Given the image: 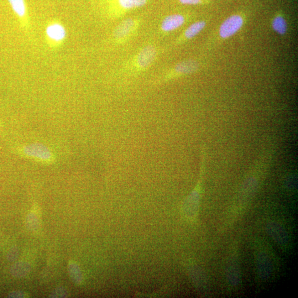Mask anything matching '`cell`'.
<instances>
[{
	"label": "cell",
	"mask_w": 298,
	"mask_h": 298,
	"mask_svg": "<svg viewBox=\"0 0 298 298\" xmlns=\"http://www.w3.org/2000/svg\"><path fill=\"white\" fill-rule=\"evenodd\" d=\"M257 186L258 182L254 178H251L247 181H246L241 191H240V199H242L243 201L247 200L254 194Z\"/></svg>",
	"instance_id": "9"
},
{
	"label": "cell",
	"mask_w": 298,
	"mask_h": 298,
	"mask_svg": "<svg viewBox=\"0 0 298 298\" xmlns=\"http://www.w3.org/2000/svg\"><path fill=\"white\" fill-rule=\"evenodd\" d=\"M156 54V50L153 46L145 47L140 51L137 57L139 67L144 68L149 66L155 59Z\"/></svg>",
	"instance_id": "7"
},
{
	"label": "cell",
	"mask_w": 298,
	"mask_h": 298,
	"mask_svg": "<svg viewBox=\"0 0 298 298\" xmlns=\"http://www.w3.org/2000/svg\"><path fill=\"white\" fill-rule=\"evenodd\" d=\"M28 223L31 229L37 228L39 222L37 216L34 213H30L28 216Z\"/></svg>",
	"instance_id": "18"
},
{
	"label": "cell",
	"mask_w": 298,
	"mask_h": 298,
	"mask_svg": "<svg viewBox=\"0 0 298 298\" xmlns=\"http://www.w3.org/2000/svg\"><path fill=\"white\" fill-rule=\"evenodd\" d=\"M68 296L66 291L62 288L56 289L50 295L51 298H64Z\"/></svg>",
	"instance_id": "19"
},
{
	"label": "cell",
	"mask_w": 298,
	"mask_h": 298,
	"mask_svg": "<svg viewBox=\"0 0 298 298\" xmlns=\"http://www.w3.org/2000/svg\"><path fill=\"white\" fill-rule=\"evenodd\" d=\"M179 1L184 4H197L201 2V0H179Z\"/></svg>",
	"instance_id": "21"
},
{
	"label": "cell",
	"mask_w": 298,
	"mask_h": 298,
	"mask_svg": "<svg viewBox=\"0 0 298 298\" xmlns=\"http://www.w3.org/2000/svg\"><path fill=\"white\" fill-rule=\"evenodd\" d=\"M30 271L29 265L25 263L20 262L14 265L11 269V273L15 277H23L27 275Z\"/></svg>",
	"instance_id": "15"
},
{
	"label": "cell",
	"mask_w": 298,
	"mask_h": 298,
	"mask_svg": "<svg viewBox=\"0 0 298 298\" xmlns=\"http://www.w3.org/2000/svg\"><path fill=\"white\" fill-rule=\"evenodd\" d=\"M244 20L241 15L234 14L228 17L222 24L219 29V35L223 39L231 37L242 28Z\"/></svg>",
	"instance_id": "2"
},
{
	"label": "cell",
	"mask_w": 298,
	"mask_h": 298,
	"mask_svg": "<svg viewBox=\"0 0 298 298\" xmlns=\"http://www.w3.org/2000/svg\"><path fill=\"white\" fill-rule=\"evenodd\" d=\"M185 18L182 15L174 14L168 15L162 22L161 27L164 32H171L184 24Z\"/></svg>",
	"instance_id": "5"
},
{
	"label": "cell",
	"mask_w": 298,
	"mask_h": 298,
	"mask_svg": "<svg viewBox=\"0 0 298 298\" xmlns=\"http://www.w3.org/2000/svg\"><path fill=\"white\" fill-rule=\"evenodd\" d=\"M13 12L19 18H23L26 13L24 0H8Z\"/></svg>",
	"instance_id": "13"
},
{
	"label": "cell",
	"mask_w": 298,
	"mask_h": 298,
	"mask_svg": "<svg viewBox=\"0 0 298 298\" xmlns=\"http://www.w3.org/2000/svg\"><path fill=\"white\" fill-rule=\"evenodd\" d=\"M68 268H69L70 276L72 280L75 282H78V278L79 277H78V274H77V273H78V271H79V269H78V267H77L75 264L72 263L69 264Z\"/></svg>",
	"instance_id": "17"
},
{
	"label": "cell",
	"mask_w": 298,
	"mask_h": 298,
	"mask_svg": "<svg viewBox=\"0 0 298 298\" xmlns=\"http://www.w3.org/2000/svg\"><path fill=\"white\" fill-rule=\"evenodd\" d=\"M8 297L11 298H25L28 297V295L21 291H14L10 293Z\"/></svg>",
	"instance_id": "20"
},
{
	"label": "cell",
	"mask_w": 298,
	"mask_h": 298,
	"mask_svg": "<svg viewBox=\"0 0 298 298\" xmlns=\"http://www.w3.org/2000/svg\"><path fill=\"white\" fill-rule=\"evenodd\" d=\"M20 155L39 162L42 164H50L55 160L54 155L45 145L35 143L23 146L18 149Z\"/></svg>",
	"instance_id": "1"
},
{
	"label": "cell",
	"mask_w": 298,
	"mask_h": 298,
	"mask_svg": "<svg viewBox=\"0 0 298 298\" xmlns=\"http://www.w3.org/2000/svg\"><path fill=\"white\" fill-rule=\"evenodd\" d=\"M198 69V64L194 61H186L176 65L175 71L181 74H190Z\"/></svg>",
	"instance_id": "12"
},
{
	"label": "cell",
	"mask_w": 298,
	"mask_h": 298,
	"mask_svg": "<svg viewBox=\"0 0 298 298\" xmlns=\"http://www.w3.org/2000/svg\"><path fill=\"white\" fill-rule=\"evenodd\" d=\"M266 232L281 247H286L289 244V235L286 229L279 223L275 222L268 223L266 226Z\"/></svg>",
	"instance_id": "3"
},
{
	"label": "cell",
	"mask_w": 298,
	"mask_h": 298,
	"mask_svg": "<svg viewBox=\"0 0 298 298\" xmlns=\"http://www.w3.org/2000/svg\"><path fill=\"white\" fill-rule=\"evenodd\" d=\"M256 268L259 277L263 280L269 279L273 273V264L268 255L264 253L256 256Z\"/></svg>",
	"instance_id": "4"
},
{
	"label": "cell",
	"mask_w": 298,
	"mask_h": 298,
	"mask_svg": "<svg viewBox=\"0 0 298 298\" xmlns=\"http://www.w3.org/2000/svg\"><path fill=\"white\" fill-rule=\"evenodd\" d=\"M134 22L132 19H127L120 24L114 32L115 37L122 38L126 36L134 27Z\"/></svg>",
	"instance_id": "10"
},
{
	"label": "cell",
	"mask_w": 298,
	"mask_h": 298,
	"mask_svg": "<svg viewBox=\"0 0 298 298\" xmlns=\"http://www.w3.org/2000/svg\"><path fill=\"white\" fill-rule=\"evenodd\" d=\"M121 6L126 9H131L144 6L147 0H118Z\"/></svg>",
	"instance_id": "16"
},
{
	"label": "cell",
	"mask_w": 298,
	"mask_h": 298,
	"mask_svg": "<svg viewBox=\"0 0 298 298\" xmlns=\"http://www.w3.org/2000/svg\"><path fill=\"white\" fill-rule=\"evenodd\" d=\"M46 34L51 41L60 42L65 38L66 31L63 25L54 23L49 24L46 27Z\"/></svg>",
	"instance_id": "6"
},
{
	"label": "cell",
	"mask_w": 298,
	"mask_h": 298,
	"mask_svg": "<svg viewBox=\"0 0 298 298\" xmlns=\"http://www.w3.org/2000/svg\"><path fill=\"white\" fill-rule=\"evenodd\" d=\"M226 276L227 280L231 286H237L240 284L241 276L237 263H229L227 268Z\"/></svg>",
	"instance_id": "8"
},
{
	"label": "cell",
	"mask_w": 298,
	"mask_h": 298,
	"mask_svg": "<svg viewBox=\"0 0 298 298\" xmlns=\"http://www.w3.org/2000/svg\"><path fill=\"white\" fill-rule=\"evenodd\" d=\"M273 27L277 33L281 35L285 34L287 30L286 19L281 15H277L273 20Z\"/></svg>",
	"instance_id": "14"
},
{
	"label": "cell",
	"mask_w": 298,
	"mask_h": 298,
	"mask_svg": "<svg viewBox=\"0 0 298 298\" xmlns=\"http://www.w3.org/2000/svg\"><path fill=\"white\" fill-rule=\"evenodd\" d=\"M1 127H2V124H1V122H0V130H1Z\"/></svg>",
	"instance_id": "22"
},
{
	"label": "cell",
	"mask_w": 298,
	"mask_h": 298,
	"mask_svg": "<svg viewBox=\"0 0 298 298\" xmlns=\"http://www.w3.org/2000/svg\"><path fill=\"white\" fill-rule=\"evenodd\" d=\"M206 23L203 20L193 23L188 27L185 32V38L192 39L200 33L205 28Z\"/></svg>",
	"instance_id": "11"
}]
</instances>
